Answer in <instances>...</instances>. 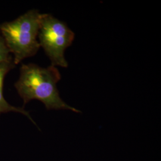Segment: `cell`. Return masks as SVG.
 Wrapping results in <instances>:
<instances>
[{
	"label": "cell",
	"instance_id": "obj_1",
	"mask_svg": "<svg viewBox=\"0 0 161 161\" xmlns=\"http://www.w3.org/2000/svg\"><path fill=\"white\" fill-rule=\"evenodd\" d=\"M60 79V73L56 66L42 68L36 64H23L14 86L23 100V105L32 100H38L47 110H69L81 113L60 97L57 87Z\"/></svg>",
	"mask_w": 161,
	"mask_h": 161
},
{
	"label": "cell",
	"instance_id": "obj_2",
	"mask_svg": "<svg viewBox=\"0 0 161 161\" xmlns=\"http://www.w3.org/2000/svg\"><path fill=\"white\" fill-rule=\"evenodd\" d=\"M41 13L31 10L16 19L0 25V34L16 65L26 58L35 55L40 46L37 40Z\"/></svg>",
	"mask_w": 161,
	"mask_h": 161
},
{
	"label": "cell",
	"instance_id": "obj_3",
	"mask_svg": "<svg viewBox=\"0 0 161 161\" xmlns=\"http://www.w3.org/2000/svg\"><path fill=\"white\" fill-rule=\"evenodd\" d=\"M38 37L52 66L67 68L64 52L75 38L74 32L67 25L50 14H41Z\"/></svg>",
	"mask_w": 161,
	"mask_h": 161
},
{
	"label": "cell",
	"instance_id": "obj_4",
	"mask_svg": "<svg viewBox=\"0 0 161 161\" xmlns=\"http://www.w3.org/2000/svg\"><path fill=\"white\" fill-rule=\"evenodd\" d=\"M15 64L13 63V58L9 60L0 64V115L10 112H14L22 114L26 116L34 124H36L34 121L31 118L28 111L22 108H18L13 106L8 103L3 96V82L6 74L11 70L14 68Z\"/></svg>",
	"mask_w": 161,
	"mask_h": 161
},
{
	"label": "cell",
	"instance_id": "obj_5",
	"mask_svg": "<svg viewBox=\"0 0 161 161\" xmlns=\"http://www.w3.org/2000/svg\"><path fill=\"white\" fill-rule=\"evenodd\" d=\"M2 35L0 34V64L12 58Z\"/></svg>",
	"mask_w": 161,
	"mask_h": 161
}]
</instances>
